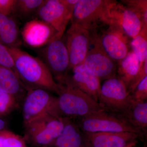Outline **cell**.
I'll return each instance as SVG.
<instances>
[{
    "mask_svg": "<svg viewBox=\"0 0 147 147\" xmlns=\"http://www.w3.org/2000/svg\"><path fill=\"white\" fill-rule=\"evenodd\" d=\"M3 131H0V147H4L3 141L4 137Z\"/></svg>",
    "mask_w": 147,
    "mask_h": 147,
    "instance_id": "31",
    "label": "cell"
},
{
    "mask_svg": "<svg viewBox=\"0 0 147 147\" xmlns=\"http://www.w3.org/2000/svg\"><path fill=\"white\" fill-rule=\"evenodd\" d=\"M146 76H147V60L144 63L139 73L135 77V79L131 83L130 86L128 88V90L130 94H131L133 92L139 83Z\"/></svg>",
    "mask_w": 147,
    "mask_h": 147,
    "instance_id": "29",
    "label": "cell"
},
{
    "mask_svg": "<svg viewBox=\"0 0 147 147\" xmlns=\"http://www.w3.org/2000/svg\"><path fill=\"white\" fill-rule=\"evenodd\" d=\"M0 65L12 69L16 73L13 57L11 55L8 48L5 45H3L1 42H0Z\"/></svg>",
    "mask_w": 147,
    "mask_h": 147,
    "instance_id": "27",
    "label": "cell"
},
{
    "mask_svg": "<svg viewBox=\"0 0 147 147\" xmlns=\"http://www.w3.org/2000/svg\"><path fill=\"white\" fill-rule=\"evenodd\" d=\"M132 99L137 102L147 101V76L143 79L131 94Z\"/></svg>",
    "mask_w": 147,
    "mask_h": 147,
    "instance_id": "26",
    "label": "cell"
},
{
    "mask_svg": "<svg viewBox=\"0 0 147 147\" xmlns=\"http://www.w3.org/2000/svg\"><path fill=\"white\" fill-rule=\"evenodd\" d=\"M64 126L51 144L53 147H88L84 131L74 119L63 118Z\"/></svg>",
    "mask_w": 147,
    "mask_h": 147,
    "instance_id": "17",
    "label": "cell"
},
{
    "mask_svg": "<svg viewBox=\"0 0 147 147\" xmlns=\"http://www.w3.org/2000/svg\"><path fill=\"white\" fill-rule=\"evenodd\" d=\"M7 48L13 57L16 74L28 88H41L59 94L60 85L42 60L20 48Z\"/></svg>",
    "mask_w": 147,
    "mask_h": 147,
    "instance_id": "1",
    "label": "cell"
},
{
    "mask_svg": "<svg viewBox=\"0 0 147 147\" xmlns=\"http://www.w3.org/2000/svg\"><path fill=\"white\" fill-rule=\"evenodd\" d=\"M135 128L144 134L146 133L147 102H137L133 100L127 111L121 116Z\"/></svg>",
    "mask_w": 147,
    "mask_h": 147,
    "instance_id": "19",
    "label": "cell"
},
{
    "mask_svg": "<svg viewBox=\"0 0 147 147\" xmlns=\"http://www.w3.org/2000/svg\"><path fill=\"white\" fill-rule=\"evenodd\" d=\"M84 132L88 147H134L141 137L127 131Z\"/></svg>",
    "mask_w": 147,
    "mask_h": 147,
    "instance_id": "13",
    "label": "cell"
},
{
    "mask_svg": "<svg viewBox=\"0 0 147 147\" xmlns=\"http://www.w3.org/2000/svg\"><path fill=\"white\" fill-rule=\"evenodd\" d=\"M83 63L100 80H106L117 75V64L95 45L89 50Z\"/></svg>",
    "mask_w": 147,
    "mask_h": 147,
    "instance_id": "15",
    "label": "cell"
},
{
    "mask_svg": "<svg viewBox=\"0 0 147 147\" xmlns=\"http://www.w3.org/2000/svg\"><path fill=\"white\" fill-rule=\"evenodd\" d=\"M0 42L8 48H19L21 45L20 32L17 21L10 16L0 29Z\"/></svg>",
    "mask_w": 147,
    "mask_h": 147,
    "instance_id": "21",
    "label": "cell"
},
{
    "mask_svg": "<svg viewBox=\"0 0 147 147\" xmlns=\"http://www.w3.org/2000/svg\"><path fill=\"white\" fill-rule=\"evenodd\" d=\"M26 134L36 144L42 146L51 144L63 130V118L47 113L25 125Z\"/></svg>",
    "mask_w": 147,
    "mask_h": 147,
    "instance_id": "8",
    "label": "cell"
},
{
    "mask_svg": "<svg viewBox=\"0 0 147 147\" xmlns=\"http://www.w3.org/2000/svg\"><path fill=\"white\" fill-rule=\"evenodd\" d=\"M45 0H16L13 13L21 18L30 17L37 14Z\"/></svg>",
    "mask_w": 147,
    "mask_h": 147,
    "instance_id": "22",
    "label": "cell"
},
{
    "mask_svg": "<svg viewBox=\"0 0 147 147\" xmlns=\"http://www.w3.org/2000/svg\"></svg>",
    "mask_w": 147,
    "mask_h": 147,
    "instance_id": "33",
    "label": "cell"
},
{
    "mask_svg": "<svg viewBox=\"0 0 147 147\" xmlns=\"http://www.w3.org/2000/svg\"><path fill=\"white\" fill-rule=\"evenodd\" d=\"M71 70L72 76H67L69 81L94 100L99 102L101 87L99 78L90 72L83 63Z\"/></svg>",
    "mask_w": 147,
    "mask_h": 147,
    "instance_id": "16",
    "label": "cell"
},
{
    "mask_svg": "<svg viewBox=\"0 0 147 147\" xmlns=\"http://www.w3.org/2000/svg\"><path fill=\"white\" fill-rule=\"evenodd\" d=\"M3 135L4 147H24L21 139L12 132L4 130Z\"/></svg>",
    "mask_w": 147,
    "mask_h": 147,
    "instance_id": "28",
    "label": "cell"
},
{
    "mask_svg": "<svg viewBox=\"0 0 147 147\" xmlns=\"http://www.w3.org/2000/svg\"><path fill=\"white\" fill-rule=\"evenodd\" d=\"M76 122L84 132L127 131L137 133L141 137L144 134L132 126L122 116L106 110L77 119Z\"/></svg>",
    "mask_w": 147,
    "mask_h": 147,
    "instance_id": "4",
    "label": "cell"
},
{
    "mask_svg": "<svg viewBox=\"0 0 147 147\" xmlns=\"http://www.w3.org/2000/svg\"><path fill=\"white\" fill-rule=\"evenodd\" d=\"M59 34L53 27L39 19L27 22L21 32L25 43L35 48L44 47Z\"/></svg>",
    "mask_w": 147,
    "mask_h": 147,
    "instance_id": "14",
    "label": "cell"
},
{
    "mask_svg": "<svg viewBox=\"0 0 147 147\" xmlns=\"http://www.w3.org/2000/svg\"><path fill=\"white\" fill-rule=\"evenodd\" d=\"M69 59V69L83 63L90 50L89 31L78 24L71 23L65 40Z\"/></svg>",
    "mask_w": 147,
    "mask_h": 147,
    "instance_id": "10",
    "label": "cell"
},
{
    "mask_svg": "<svg viewBox=\"0 0 147 147\" xmlns=\"http://www.w3.org/2000/svg\"><path fill=\"white\" fill-rule=\"evenodd\" d=\"M117 63L118 77L123 82L128 89L142 66L140 65L136 55L131 51Z\"/></svg>",
    "mask_w": 147,
    "mask_h": 147,
    "instance_id": "18",
    "label": "cell"
},
{
    "mask_svg": "<svg viewBox=\"0 0 147 147\" xmlns=\"http://www.w3.org/2000/svg\"><path fill=\"white\" fill-rule=\"evenodd\" d=\"M6 123L4 121L0 118V131L5 130Z\"/></svg>",
    "mask_w": 147,
    "mask_h": 147,
    "instance_id": "30",
    "label": "cell"
},
{
    "mask_svg": "<svg viewBox=\"0 0 147 147\" xmlns=\"http://www.w3.org/2000/svg\"><path fill=\"white\" fill-rule=\"evenodd\" d=\"M121 2L136 11L141 15L144 22L142 29L147 30V1L125 0L121 1Z\"/></svg>",
    "mask_w": 147,
    "mask_h": 147,
    "instance_id": "25",
    "label": "cell"
},
{
    "mask_svg": "<svg viewBox=\"0 0 147 147\" xmlns=\"http://www.w3.org/2000/svg\"><path fill=\"white\" fill-rule=\"evenodd\" d=\"M16 100L13 95L0 90V117L8 115L15 108Z\"/></svg>",
    "mask_w": 147,
    "mask_h": 147,
    "instance_id": "24",
    "label": "cell"
},
{
    "mask_svg": "<svg viewBox=\"0 0 147 147\" xmlns=\"http://www.w3.org/2000/svg\"><path fill=\"white\" fill-rule=\"evenodd\" d=\"M3 0H0V11L1 9L2 6Z\"/></svg>",
    "mask_w": 147,
    "mask_h": 147,
    "instance_id": "32",
    "label": "cell"
},
{
    "mask_svg": "<svg viewBox=\"0 0 147 147\" xmlns=\"http://www.w3.org/2000/svg\"><path fill=\"white\" fill-rule=\"evenodd\" d=\"M57 97L41 88H28L23 105L25 125L49 113L55 105Z\"/></svg>",
    "mask_w": 147,
    "mask_h": 147,
    "instance_id": "11",
    "label": "cell"
},
{
    "mask_svg": "<svg viewBox=\"0 0 147 147\" xmlns=\"http://www.w3.org/2000/svg\"><path fill=\"white\" fill-rule=\"evenodd\" d=\"M109 27L127 39L137 36L142 30L144 22L142 16L136 11L117 2L110 10Z\"/></svg>",
    "mask_w": 147,
    "mask_h": 147,
    "instance_id": "7",
    "label": "cell"
},
{
    "mask_svg": "<svg viewBox=\"0 0 147 147\" xmlns=\"http://www.w3.org/2000/svg\"><path fill=\"white\" fill-rule=\"evenodd\" d=\"M12 69L0 65V90L13 95L17 98L24 92V86Z\"/></svg>",
    "mask_w": 147,
    "mask_h": 147,
    "instance_id": "20",
    "label": "cell"
},
{
    "mask_svg": "<svg viewBox=\"0 0 147 147\" xmlns=\"http://www.w3.org/2000/svg\"><path fill=\"white\" fill-rule=\"evenodd\" d=\"M132 52L135 54L141 66L147 60V31L142 30L130 43Z\"/></svg>",
    "mask_w": 147,
    "mask_h": 147,
    "instance_id": "23",
    "label": "cell"
},
{
    "mask_svg": "<svg viewBox=\"0 0 147 147\" xmlns=\"http://www.w3.org/2000/svg\"><path fill=\"white\" fill-rule=\"evenodd\" d=\"M72 11L69 9L63 0H45L36 15L39 19L53 27L58 33L63 35Z\"/></svg>",
    "mask_w": 147,
    "mask_h": 147,
    "instance_id": "12",
    "label": "cell"
},
{
    "mask_svg": "<svg viewBox=\"0 0 147 147\" xmlns=\"http://www.w3.org/2000/svg\"><path fill=\"white\" fill-rule=\"evenodd\" d=\"M59 85L55 108L57 117L77 119L105 110L99 102L74 86L67 76L63 83Z\"/></svg>",
    "mask_w": 147,
    "mask_h": 147,
    "instance_id": "2",
    "label": "cell"
},
{
    "mask_svg": "<svg viewBox=\"0 0 147 147\" xmlns=\"http://www.w3.org/2000/svg\"><path fill=\"white\" fill-rule=\"evenodd\" d=\"M90 33V44L97 46L117 63L123 59L129 52L128 39L109 27L100 33L95 31Z\"/></svg>",
    "mask_w": 147,
    "mask_h": 147,
    "instance_id": "9",
    "label": "cell"
},
{
    "mask_svg": "<svg viewBox=\"0 0 147 147\" xmlns=\"http://www.w3.org/2000/svg\"><path fill=\"white\" fill-rule=\"evenodd\" d=\"M117 1L113 0H79L70 20L89 32L103 26H110V10Z\"/></svg>",
    "mask_w": 147,
    "mask_h": 147,
    "instance_id": "3",
    "label": "cell"
},
{
    "mask_svg": "<svg viewBox=\"0 0 147 147\" xmlns=\"http://www.w3.org/2000/svg\"><path fill=\"white\" fill-rule=\"evenodd\" d=\"M63 36L57 35L42 47L41 53L42 60L58 84L65 82L70 70L69 56Z\"/></svg>",
    "mask_w": 147,
    "mask_h": 147,
    "instance_id": "5",
    "label": "cell"
},
{
    "mask_svg": "<svg viewBox=\"0 0 147 147\" xmlns=\"http://www.w3.org/2000/svg\"><path fill=\"white\" fill-rule=\"evenodd\" d=\"M132 101L125 84L117 76L105 80L100 87L98 102L108 112L123 115Z\"/></svg>",
    "mask_w": 147,
    "mask_h": 147,
    "instance_id": "6",
    "label": "cell"
}]
</instances>
